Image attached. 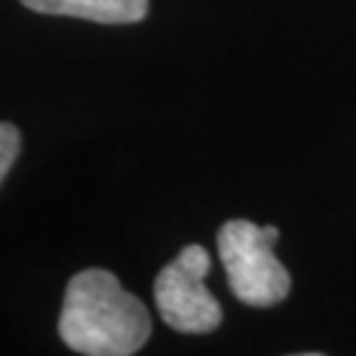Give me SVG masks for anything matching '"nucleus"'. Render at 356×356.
Wrapping results in <instances>:
<instances>
[{
  "mask_svg": "<svg viewBox=\"0 0 356 356\" xmlns=\"http://www.w3.org/2000/svg\"><path fill=\"white\" fill-rule=\"evenodd\" d=\"M58 335L85 356H129L151 338V314L108 269H85L66 285Z\"/></svg>",
  "mask_w": 356,
  "mask_h": 356,
  "instance_id": "f257e3e1",
  "label": "nucleus"
},
{
  "mask_svg": "<svg viewBox=\"0 0 356 356\" xmlns=\"http://www.w3.org/2000/svg\"><path fill=\"white\" fill-rule=\"evenodd\" d=\"M209 269L211 259L204 245H188L153 282L159 314L177 332H211L222 322V309L204 285Z\"/></svg>",
  "mask_w": 356,
  "mask_h": 356,
  "instance_id": "7ed1b4c3",
  "label": "nucleus"
},
{
  "mask_svg": "<svg viewBox=\"0 0 356 356\" xmlns=\"http://www.w3.org/2000/svg\"><path fill=\"white\" fill-rule=\"evenodd\" d=\"M277 227H259L248 219H229L216 235L229 291L241 304L275 306L291 293V275L272 254Z\"/></svg>",
  "mask_w": 356,
  "mask_h": 356,
  "instance_id": "f03ea898",
  "label": "nucleus"
},
{
  "mask_svg": "<svg viewBox=\"0 0 356 356\" xmlns=\"http://www.w3.org/2000/svg\"><path fill=\"white\" fill-rule=\"evenodd\" d=\"M19 145H22V138H19V129L13 124H6L0 122V185L8 175V169L13 166L16 156H19Z\"/></svg>",
  "mask_w": 356,
  "mask_h": 356,
  "instance_id": "39448f33",
  "label": "nucleus"
},
{
  "mask_svg": "<svg viewBox=\"0 0 356 356\" xmlns=\"http://www.w3.org/2000/svg\"><path fill=\"white\" fill-rule=\"evenodd\" d=\"M22 3L38 13L76 16L98 24H135L148 13V0H22Z\"/></svg>",
  "mask_w": 356,
  "mask_h": 356,
  "instance_id": "20e7f679",
  "label": "nucleus"
}]
</instances>
